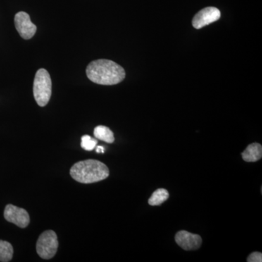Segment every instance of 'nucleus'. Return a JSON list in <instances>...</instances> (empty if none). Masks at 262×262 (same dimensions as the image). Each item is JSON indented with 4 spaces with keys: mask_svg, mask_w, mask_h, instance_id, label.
<instances>
[{
    "mask_svg": "<svg viewBox=\"0 0 262 262\" xmlns=\"http://www.w3.org/2000/svg\"><path fill=\"white\" fill-rule=\"evenodd\" d=\"M86 75L94 83L114 85L123 81L125 71L111 60L98 59L89 63L86 68Z\"/></svg>",
    "mask_w": 262,
    "mask_h": 262,
    "instance_id": "nucleus-1",
    "label": "nucleus"
},
{
    "mask_svg": "<svg viewBox=\"0 0 262 262\" xmlns=\"http://www.w3.org/2000/svg\"><path fill=\"white\" fill-rule=\"evenodd\" d=\"M70 175L77 182L91 184L104 180L110 170L104 163L96 160H86L75 163L71 168Z\"/></svg>",
    "mask_w": 262,
    "mask_h": 262,
    "instance_id": "nucleus-2",
    "label": "nucleus"
},
{
    "mask_svg": "<svg viewBox=\"0 0 262 262\" xmlns=\"http://www.w3.org/2000/svg\"><path fill=\"white\" fill-rule=\"evenodd\" d=\"M34 99L39 106H46L52 95V80L47 70L40 69L34 77L33 85Z\"/></svg>",
    "mask_w": 262,
    "mask_h": 262,
    "instance_id": "nucleus-3",
    "label": "nucleus"
},
{
    "mask_svg": "<svg viewBox=\"0 0 262 262\" xmlns=\"http://www.w3.org/2000/svg\"><path fill=\"white\" fill-rule=\"evenodd\" d=\"M58 248V237L53 230H47L41 234L36 246L38 255L44 259L53 258L56 255Z\"/></svg>",
    "mask_w": 262,
    "mask_h": 262,
    "instance_id": "nucleus-4",
    "label": "nucleus"
},
{
    "mask_svg": "<svg viewBox=\"0 0 262 262\" xmlns=\"http://www.w3.org/2000/svg\"><path fill=\"white\" fill-rule=\"evenodd\" d=\"M15 27L20 37L24 39H30L37 32V26L31 20L30 16L25 12H18L15 15Z\"/></svg>",
    "mask_w": 262,
    "mask_h": 262,
    "instance_id": "nucleus-5",
    "label": "nucleus"
},
{
    "mask_svg": "<svg viewBox=\"0 0 262 262\" xmlns=\"http://www.w3.org/2000/svg\"><path fill=\"white\" fill-rule=\"evenodd\" d=\"M4 216L8 222L14 224L20 228H26L30 222L28 212L24 208H19L13 205L9 204L5 207Z\"/></svg>",
    "mask_w": 262,
    "mask_h": 262,
    "instance_id": "nucleus-6",
    "label": "nucleus"
},
{
    "mask_svg": "<svg viewBox=\"0 0 262 262\" xmlns=\"http://www.w3.org/2000/svg\"><path fill=\"white\" fill-rule=\"evenodd\" d=\"M221 18V12L215 7H207L200 10L192 19V26L194 29L203 28L213 22L217 21Z\"/></svg>",
    "mask_w": 262,
    "mask_h": 262,
    "instance_id": "nucleus-7",
    "label": "nucleus"
},
{
    "mask_svg": "<svg viewBox=\"0 0 262 262\" xmlns=\"http://www.w3.org/2000/svg\"><path fill=\"white\" fill-rule=\"evenodd\" d=\"M176 242L186 251L198 249L201 246L202 238L198 234L190 233L185 230L179 231L176 234Z\"/></svg>",
    "mask_w": 262,
    "mask_h": 262,
    "instance_id": "nucleus-8",
    "label": "nucleus"
},
{
    "mask_svg": "<svg viewBox=\"0 0 262 262\" xmlns=\"http://www.w3.org/2000/svg\"><path fill=\"white\" fill-rule=\"evenodd\" d=\"M243 159L248 163H253L261 159L262 146L258 143H253L246 148L242 153Z\"/></svg>",
    "mask_w": 262,
    "mask_h": 262,
    "instance_id": "nucleus-9",
    "label": "nucleus"
},
{
    "mask_svg": "<svg viewBox=\"0 0 262 262\" xmlns=\"http://www.w3.org/2000/svg\"><path fill=\"white\" fill-rule=\"evenodd\" d=\"M95 137L105 142L112 144L115 141V137L113 131L110 130L108 127L103 125H98L94 129Z\"/></svg>",
    "mask_w": 262,
    "mask_h": 262,
    "instance_id": "nucleus-10",
    "label": "nucleus"
},
{
    "mask_svg": "<svg viewBox=\"0 0 262 262\" xmlns=\"http://www.w3.org/2000/svg\"><path fill=\"white\" fill-rule=\"evenodd\" d=\"M168 198L169 193L166 189H158L151 194V198L148 201V203H149L150 206H160L164 202L166 201Z\"/></svg>",
    "mask_w": 262,
    "mask_h": 262,
    "instance_id": "nucleus-11",
    "label": "nucleus"
},
{
    "mask_svg": "<svg viewBox=\"0 0 262 262\" xmlns=\"http://www.w3.org/2000/svg\"><path fill=\"white\" fill-rule=\"evenodd\" d=\"M13 256V248L8 241H0V261H11Z\"/></svg>",
    "mask_w": 262,
    "mask_h": 262,
    "instance_id": "nucleus-12",
    "label": "nucleus"
},
{
    "mask_svg": "<svg viewBox=\"0 0 262 262\" xmlns=\"http://www.w3.org/2000/svg\"><path fill=\"white\" fill-rule=\"evenodd\" d=\"M98 141L96 139H93L89 135H84L82 137V143H81V146L82 149L86 150V151H91L95 149Z\"/></svg>",
    "mask_w": 262,
    "mask_h": 262,
    "instance_id": "nucleus-13",
    "label": "nucleus"
},
{
    "mask_svg": "<svg viewBox=\"0 0 262 262\" xmlns=\"http://www.w3.org/2000/svg\"><path fill=\"white\" fill-rule=\"evenodd\" d=\"M248 262H261L262 254L260 252H254L251 253L247 258Z\"/></svg>",
    "mask_w": 262,
    "mask_h": 262,
    "instance_id": "nucleus-14",
    "label": "nucleus"
},
{
    "mask_svg": "<svg viewBox=\"0 0 262 262\" xmlns=\"http://www.w3.org/2000/svg\"><path fill=\"white\" fill-rule=\"evenodd\" d=\"M96 152H98V153L104 152V149H103V146H97V148H96Z\"/></svg>",
    "mask_w": 262,
    "mask_h": 262,
    "instance_id": "nucleus-15",
    "label": "nucleus"
}]
</instances>
